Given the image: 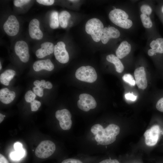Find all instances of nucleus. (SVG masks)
Instances as JSON below:
<instances>
[{
    "mask_svg": "<svg viewBox=\"0 0 163 163\" xmlns=\"http://www.w3.org/2000/svg\"><path fill=\"white\" fill-rule=\"evenodd\" d=\"M128 15L123 10L115 8L111 10L109 14L110 21L116 25L123 28L128 29L132 26V21L128 19Z\"/></svg>",
    "mask_w": 163,
    "mask_h": 163,
    "instance_id": "nucleus-2",
    "label": "nucleus"
},
{
    "mask_svg": "<svg viewBox=\"0 0 163 163\" xmlns=\"http://www.w3.org/2000/svg\"><path fill=\"white\" fill-rule=\"evenodd\" d=\"M14 50L16 54L22 62H27L29 60L30 54L27 43L23 40L17 41L14 46Z\"/></svg>",
    "mask_w": 163,
    "mask_h": 163,
    "instance_id": "nucleus-10",
    "label": "nucleus"
},
{
    "mask_svg": "<svg viewBox=\"0 0 163 163\" xmlns=\"http://www.w3.org/2000/svg\"><path fill=\"white\" fill-rule=\"evenodd\" d=\"M40 83L41 84L42 86L45 83L46 81L44 80H41L40 81Z\"/></svg>",
    "mask_w": 163,
    "mask_h": 163,
    "instance_id": "nucleus-42",
    "label": "nucleus"
},
{
    "mask_svg": "<svg viewBox=\"0 0 163 163\" xmlns=\"http://www.w3.org/2000/svg\"><path fill=\"white\" fill-rule=\"evenodd\" d=\"M30 1L29 0H15L13 1L14 5L17 7H21L27 4Z\"/></svg>",
    "mask_w": 163,
    "mask_h": 163,
    "instance_id": "nucleus-30",
    "label": "nucleus"
},
{
    "mask_svg": "<svg viewBox=\"0 0 163 163\" xmlns=\"http://www.w3.org/2000/svg\"><path fill=\"white\" fill-rule=\"evenodd\" d=\"M71 17V15L67 11H62L59 15V23L61 27L63 28H66L68 25V20Z\"/></svg>",
    "mask_w": 163,
    "mask_h": 163,
    "instance_id": "nucleus-22",
    "label": "nucleus"
},
{
    "mask_svg": "<svg viewBox=\"0 0 163 163\" xmlns=\"http://www.w3.org/2000/svg\"><path fill=\"white\" fill-rule=\"evenodd\" d=\"M131 48V45L128 42L122 41L116 51L117 56L120 59L123 58L130 53Z\"/></svg>",
    "mask_w": 163,
    "mask_h": 163,
    "instance_id": "nucleus-19",
    "label": "nucleus"
},
{
    "mask_svg": "<svg viewBox=\"0 0 163 163\" xmlns=\"http://www.w3.org/2000/svg\"><path fill=\"white\" fill-rule=\"evenodd\" d=\"M119 31L113 27L104 28L101 40L103 43L106 44L111 38H117L120 36Z\"/></svg>",
    "mask_w": 163,
    "mask_h": 163,
    "instance_id": "nucleus-14",
    "label": "nucleus"
},
{
    "mask_svg": "<svg viewBox=\"0 0 163 163\" xmlns=\"http://www.w3.org/2000/svg\"><path fill=\"white\" fill-rule=\"evenodd\" d=\"M4 116L1 113H0V123H1L4 120Z\"/></svg>",
    "mask_w": 163,
    "mask_h": 163,
    "instance_id": "nucleus-41",
    "label": "nucleus"
},
{
    "mask_svg": "<svg viewBox=\"0 0 163 163\" xmlns=\"http://www.w3.org/2000/svg\"><path fill=\"white\" fill-rule=\"evenodd\" d=\"M36 1L40 4L46 6L52 5L54 2V0H37Z\"/></svg>",
    "mask_w": 163,
    "mask_h": 163,
    "instance_id": "nucleus-32",
    "label": "nucleus"
},
{
    "mask_svg": "<svg viewBox=\"0 0 163 163\" xmlns=\"http://www.w3.org/2000/svg\"><path fill=\"white\" fill-rule=\"evenodd\" d=\"M14 148L15 150H21L23 148L22 144L19 142H17L14 145Z\"/></svg>",
    "mask_w": 163,
    "mask_h": 163,
    "instance_id": "nucleus-38",
    "label": "nucleus"
},
{
    "mask_svg": "<svg viewBox=\"0 0 163 163\" xmlns=\"http://www.w3.org/2000/svg\"><path fill=\"white\" fill-rule=\"evenodd\" d=\"M122 79L125 82L128 83L131 86H134L136 84L133 77L129 74H125L123 76Z\"/></svg>",
    "mask_w": 163,
    "mask_h": 163,
    "instance_id": "nucleus-26",
    "label": "nucleus"
},
{
    "mask_svg": "<svg viewBox=\"0 0 163 163\" xmlns=\"http://www.w3.org/2000/svg\"><path fill=\"white\" fill-rule=\"evenodd\" d=\"M160 131V127L157 125H154L147 130L144 134L145 144L149 146L155 145L159 139Z\"/></svg>",
    "mask_w": 163,
    "mask_h": 163,
    "instance_id": "nucleus-8",
    "label": "nucleus"
},
{
    "mask_svg": "<svg viewBox=\"0 0 163 163\" xmlns=\"http://www.w3.org/2000/svg\"><path fill=\"white\" fill-rule=\"evenodd\" d=\"M0 163H9L5 156L1 154H0Z\"/></svg>",
    "mask_w": 163,
    "mask_h": 163,
    "instance_id": "nucleus-39",
    "label": "nucleus"
},
{
    "mask_svg": "<svg viewBox=\"0 0 163 163\" xmlns=\"http://www.w3.org/2000/svg\"><path fill=\"white\" fill-rule=\"evenodd\" d=\"M15 96L14 91H10L7 88H3L0 90V100L4 104H8L11 102Z\"/></svg>",
    "mask_w": 163,
    "mask_h": 163,
    "instance_id": "nucleus-18",
    "label": "nucleus"
},
{
    "mask_svg": "<svg viewBox=\"0 0 163 163\" xmlns=\"http://www.w3.org/2000/svg\"><path fill=\"white\" fill-rule=\"evenodd\" d=\"M33 67L34 70L36 72L43 69L51 71L54 68L53 64L49 59L37 61L33 64Z\"/></svg>",
    "mask_w": 163,
    "mask_h": 163,
    "instance_id": "nucleus-16",
    "label": "nucleus"
},
{
    "mask_svg": "<svg viewBox=\"0 0 163 163\" xmlns=\"http://www.w3.org/2000/svg\"><path fill=\"white\" fill-rule=\"evenodd\" d=\"M140 11L142 14L146 15H149L152 13V9L148 5H143L140 7Z\"/></svg>",
    "mask_w": 163,
    "mask_h": 163,
    "instance_id": "nucleus-28",
    "label": "nucleus"
},
{
    "mask_svg": "<svg viewBox=\"0 0 163 163\" xmlns=\"http://www.w3.org/2000/svg\"><path fill=\"white\" fill-rule=\"evenodd\" d=\"M161 12L163 13V6H162L161 8Z\"/></svg>",
    "mask_w": 163,
    "mask_h": 163,
    "instance_id": "nucleus-45",
    "label": "nucleus"
},
{
    "mask_svg": "<svg viewBox=\"0 0 163 163\" xmlns=\"http://www.w3.org/2000/svg\"><path fill=\"white\" fill-rule=\"evenodd\" d=\"M29 32L30 37L33 39H41L43 37L42 32L40 28V22L37 19H32L29 24Z\"/></svg>",
    "mask_w": 163,
    "mask_h": 163,
    "instance_id": "nucleus-13",
    "label": "nucleus"
},
{
    "mask_svg": "<svg viewBox=\"0 0 163 163\" xmlns=\"http://www.w3.org/2000/svg\"><path fill=\"white\" fill-rule=\"evenodd\" d=\"M150 46L152 49L148 51L149 56H152L156 53H163V38H158L155 40H153Z\"/></svg>",
    "mask_w": 163,
    "mask_h": 163,
    "instance_id": "nucleus-17",
    "label": "nucleus"
},
{
    "mask_svg": "<svg viewBox=\"0 0 163 163\" xmlns=\"http://www.w3.org/2000/svg\"><path fill=\"white\" fill-rule=\"evenodd\" d=\"M0 69L1 70L2 69V65H1V62H0Z\"/></svg>",
    "mask_w": 163,
    "mask_h": 163,
    "instance_id": "nucleus-44",
    "label": "nucleus"
},
{
    "mask_svg": "<svg viewBox=\"0 0 163 163\" xmlns=\"http://www.w3.org/2000/svg\"><path fill=\"white\" fill-rule=\"evenodd\" d=\"M16 74L15 72L12 69H7L2 73L0 75V81L2 84L8 85L10 81Z\"/></svg>",
    "mask_w": 163,
    "mask_h": 163,
    "instance_id": "nucleus-20",
    "label": "nucleus"
},
{
    "mask_svg": "<svg viewBox=\"0 0 163 163\" xmlns=\"http://www.w3.org/2000/svg\"><path fill=\"white\" fill-rule=\"evenodd\" d=\"M69 1H70V2H78V0H69Z\"/></svg>",
    "mask_w": 163,
    "mask_h": 163,
    "instance_id": "nucleus-43",
    "label": "nucleus"
},
{
    "mask_svg": "<svg viewBox=\"0 0 163 163\" xmlns=\"http://www.w3.org/2000/svg\"><path fill=\"white\" fill-rule=\"evenodd\" d=\"M33 84L35 87H42V85L41 84L40 81L39 80H35Z\"/></svg>",
    "mask_w": 163,
    "mask_h": 163,
    "instance_id": "nucleus-40",
    "label": "nucleus"
},
{
    "mask_svg": "<svg viewBox=\"0 0 163 163\" xmlns=\"http://www.w3.org/2000/svg\"><path fill=\"white\" fill-rule=\"evenodd\" d=\"M25 154V151L22 149L12 152L10 154V157L13 160H18L23 158Z\"/></svg>",
    "mask_w": 163,
    "mask_h": 163,
    "instance_id": "nucleus-24",
    "label": "nucleus"
},
{
    "mask_svg": "<svg viewBox=\"0 0 163 163\" xmlns=\"http://www.w3.org/2000/svg\"><path fill=\"white\" fill-rule=\"evenodd\" d=\"M19 23L16 17L13 15L9 16L3 25L5 32L8 36H13L18 33Z\"/></svg>",
    "mask_w": 163,
    "mask_h": 163,
    "instance_id": "nucleus-9",
    "label": "nucleus"
},
{
    "mask_svg": "<svg viewBox=\"0 0 163 163\" xmlns=\"http://www.w3.org/2000/svg\"><path fill=\"white\" fill-rule=\"evenodd\" d=\"M54 53L56 59L60 63L64 64L69 61V55L63 42H59L54 46Z\"/></svg>",
    "mask_w": 163,
    "mask_h": 163,
    "instance_id": "nucleus-11",
    "label": "nucleus"
},
{
    "mask_svg": "<svg viewBox=\"0 0 163 163\" xmlns=\"http://www.w3.org/2000/svg\"><path fill=\"white\" fill-rule=\"evenodd\" d=\"M44 88L50 89L53 87V85L50 82L47 81L42 86Z\"/></svg>",
    "mask_w": 163,
    "mask_h": 163,
    "instance_id": "nucleus-37",
    "label": "nucleus"
},
{
    "mask_svg": "<svg viewBox=\"0 0 163 163\" xmlns=\"http://www.w3.org/2000/svg\"><path fill=\"white\" fill-rule=\"evenodd\" d=\"M98 134L96 135L98 139L97 144L106 145L113 142L116 139V136L120 132V128L117 125L111 124L105 129L99 124L98 126Z\"/></svg>",
    "mask_w": 163,
    "mask_h": 163,
    "instance_id": "nucleus-1",
    "label": "nucleus"
},
{
    "mask_svg": "<svg viewBox=\"0 0 163 163\" xmlns=\"http://www.w3.org/2000/svg\"><path fill=\"white\" fill-rule=\"evenodd\" d=\"M54 47L52 43L44 42L41 44V48L36 50V55L39 58H43L54 52Z\"/></svg>",
    "mask_w": 163,
    "mask_h": 163,
    "instance_id": "nucleus-15",
    "label": "nucleus"
},
{
    "mask_svg": "<svg viewBox=\"0 0 163 163\" xmlns=\"http://www.w3.org/2000/svg\"><path fill=\"white\" fill-rule=\"evenodd\" d=\"M41 103L37 100H34L30 103L31 110L32 111H37L40 107Z\"/></svg>",
    "mask_w": 163,
    "mask_h": 163,
    "instance_id": "nucleus-29",
    "label": "nucleus"
},
{
    "mask_svg": "<svg viewBox=\"0 0 163 163\" xmlns=\"http://www.w3.org/2000/svg\"><path fill=\"white\" fill-rule=\"evenodd\" d=\"M156 109L159 111L163 112V97L160 98L157 102Z\"/></svg>",
    "mask_w": 163,
    "mask_h": 163,
    "instance_id": "nucleus-33",
    "label": "nucleus"
},
{
    "mask_svg": "<svg viewBox=\"0 0 163 163\" xmlns=\"http://www.w3.org/2000/svg\"><path fill=\"white\" fill-rule=\"evenodd\" d=\"M55 117L59 121L60 126L62 129L68 130L71 128L72 115L68 110L65 109L57 110L56 112Z\"/></svg>",
    "mask_w": 163,
    "mask_h": 163,
    "instance_id": "nucleus-6",
    "label": "nucleus"
},
{
    "mask_svg": "<svg viewBox=\"0 0 163 163\" xmlns=\"http://www.w3.org/2000/svg\"><path fill=\"white\" fill-rule=\"evenodd\" d=\"M61 163H83L80 160L73 158H68L63 161Z\"/></svg>",
    "mask_w": 163,
    "mask_h": 163,
    "instance_id": "nucleus-35",
    "label": "nucleus"
},
{
    "mask_svg": "<svg viewBox=\"0 0 163 163\" xmlns=\"http://www.w3.org/2000/svg\"><path fill=\"white\" fill-rule=\"evenodd\" d=\"M140 19L144 27L149 28L152 27V23L149 16L142 14L140 16Z\"/></svg>",
    "mask_w": 163,
    "mask_h": 163,
    "instance_id": "nucleus-25",
    "label": "nucleus"
},
{
    "mask_svg": "<svg viewBox=\"0 0 163 163\" xmlns=\"http://www.w3.org/2000/svg\"><path fill=\"white\" fill-rule=\"evenodd\" d=\"M36 97V94L31 91H28L24 96L25 99L26 101L28 103H31L35 100Z\"/></svg>",
    "mask_w": 163,
    "mask_h": 163,
    "instance_id": "nucleus-27",
    "label": "nucleus"
},
{
    "mask_svg": "<svg viewBox=\"0 0 163 163\" xmlns=\"http://www.w3.org/2000/svg\"><path fill=\"white\" fill-rule=\"evenodd\" d=\"M75 76L78 80L89 83L94 82L97 78L95 69L90 66L80 67L76 70Z\"/></svg>",
    "mask_w": 163,
    "mask_h": 163,
    "instance_id": "nucleus-4",
    "label": "nucleus"
},
{
    "mask_svg": "<svg viewBox=\"0 0 163 163\" xmlns=\"http://www.w3.org/2000/svg\"><path fill=\"white\" fill-rule=\"evenodd\" d=\"M32 89L33 92L38 96L42 97L43 95V89L42 87H39L35 86Z\"/></svg>",
    "mask_w": 163,
    "mask_h": 163,
    "instance_id": "nucleus-31",
    "label": "nucleus"
},
{
    "mask_svg": "<svg viewBox=\"0 0 163 163\" xmlns=\"http://www.w3.org/2000/svg\"><path fill=\"white\" fill-rule=\"evenodd\" d=\"M56 149V145L52 141L44 140L40 142L36 149L35 155L37 157L46 158L51 156Z\"/></svg>",
    "mask_w": 163,
    "mask_h": 163,
    "instance_id": "nucleus-5",
    "label": "nucleus"
},
{
    "mask_svg": "<svg viewBox=\"0 0 163 163\" xmlns=\"http://www.w3.org/2000/svg\"><path fill=\"white\" fill-rule=\"evenodd\" d=\"M106 59L108 62L114 64L117 72L120 73L123 72L124 69V66L117 56L113 54L109 55L106 56Z\"/></svg>",
    "mask_w": 163,
    "mask_h": 163,
    "instance_id": "nucleus-21",
    "label": "nucleus"
},
{
    "mask_svg": "<svg viewBox=\"0 0 163 163\" xmlns=\"http://www.w3.org/2000/svg\"><path fill=\"white\" fill-rule=\"evenodd\" d=\"M59 24L58 13L57 11H53L50 14V26L51 28L55 29L59 27Z\"/></svg>",
    "mask_w": 163,
    "mask_h": 163,
    "instance_id": "nucleus-23",
    "label": "nucleus"
},
{
    "mask_svg": "<svg viewBox=\"0 0 163 163\" xmlns=\"http://www.w3.org/2000/svg\"><path fill=\"white\" fill-rule=\"evenodd\" d=\"M104 28L102 22L95 18L88 20L85 26L86 33L90 35L92 39L96 42H98L101 40Z\"/></svg>",
    "mask_w": 163,
    "mask_h": 163,
    "instance_id": "nucleus-3",
    "label": "nucleus"
},
{
    "mask_svg": "<svg viewBox=\"0 0 163 163\" xmlns=\"http://www.w3.org/2000/svg\"><path fill=\"white\" fill-rule=\"evenodd\" d=\"M136 83L138 87L144 90L147 86L146 74L144 67L142 66L136 69L134 72Z\"/></svg>",
    "mask_w": 163,
    "mask_h": 163,
    "instance_id": "nucleus-12",
    "label": "nucleus"
},
{
    "mask_svg": "<svg viewBox=\"0 0 163 163\" xmlns=\"http://www.w3.org/2000/svg\"><path fill=\"white\" fill-rule=\"evenodd\" d=\"M125 97L126 99L127 100L134 101L137 99V96L134 95L133 92L128 93L125 95Z\"/></svg>",
    "mask_w": 163,
    "mask_h": 163,
    "instance_id": "nucleus-34",
    "label": "nucleus"
},
{
    "mask_svg": "<svg viewBox=\"0 0 163 163\" xmlns=\"http://www.w3.org/2000/svg\"><path fill=\"white\" fill-rule=\"evenodd\" d=\"M79 98L77 102L78 107L84 111H88L91 109L95 108L97 106L94 98L88 94H82L79 95Z\"/></svg>",
    "mask_w": 163,
    "mask_h": 163,
    "instance_id": "nucleus-7",
    "label": "nucleus"
},
{
    "mask_svg": "<svg viewBox=\"0 0 163 163\" xmlns=\"http://www.w3.org/2000/svg\"><path fill=\"white\" fill-rule=\"evenodd\" d=\"M99 163H120L117 159H106L104 160Z\"/></svg>",
    "mask_w": 163,
    "mask_h": 163,
    "instance_id": "nucleus-36",
    "label": "nucleus"
},
{
    "mask_svg": "<svg viewBox=\"0 0 163 163\" xmlns=\"http://www.w3.org/2000/svg\"><path fill=\"white\" fill-rule=\"evenodd\" d=\"M4 117H5V115H4Z\"/></svg>",
    "mask_w": 163,
    "mask_h": 163,
    "instance_id": "nucleus-46",
    "label": "nucleus"
}]
</instances>
